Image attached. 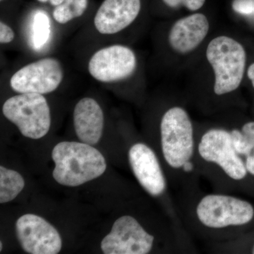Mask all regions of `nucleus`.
Wrapping results in <instances>:
<instances>
[{
  "label": "nucleus",
  "mask_w": 254,
  "mask_h": 254,
  "mask_svg": "<svg viewBox=\"0 0 254 254\" xmlns=\"http://www.w3.org/2000/svg\"><path fill=\"white\" fill-rule=\"evenodd\" d=\"M180 217L189 233L211 244L238 238L254 230V205L225 192H181Z\"/></svg>",
  "instance_id": "f257e3e1"
},
{
  "label": "nucleus",
  "mask_w": 254,
  "mask_h": 254,
  "mask_svg": "<svg viewBox=\"0 0 254 254\" xmlns=\"http://www.w3.org/2000/svg\"><path fill=\"white\" fill-rule=\"evenodd\" d=\"M159 157L173 187L181 192L200 190L195 130L190 115L178 105L163 113L159 127Z\"/></svg>",
  "instance_id": "f03ea898"
},
{
  "label": "nucleus",
  "mask_w": 254,
  "mask_h": 254,
  "mask_svg": "<svg viewBox=\"0 0 254 254\" xmlns=\"http://www.w3.org/2000/svg\"><path fill=\"white\" fill-rule=\"evenodd\" d=\"M195 152L200 175L215 191L254 195L245 160L232 145L228 128L210 127L195 132Z\"/></svg>",
  "instance_id": "7ed1b4c3"
},
{
  "label": "nucleus",
  "mask_w": 254,
  "mask_h": 254,
  "mask_svg": "<svg viewBox=\"0 0 254 254\" xmlns=\"http://www.w3.org/2000/svg\"><path fill=\"white\" fill-rule=\"evenodd\" d=\"M52 158L55 164L53 178L63 186H80L101 176L107 168L99 150L83 142L58 143L53 148Z\"/></svg>",
  "instance_id": "20e7f679"
},
{
  "label": "nucleus",
  "mask_w": 254,
  "mask_h": 254,
  "mask_svg": "<svg viewBox=\"0 0 254 254\" xmlns=\"http://www.w3.org/2000/svg\"><path fill=\"white\" fill-rule=\"evenodd\" d=\"M128 159L132 172L142 188L153 198H164L168 206L169 218L179 228L186 230L177 203L169 194L168 176L156 152L146 143L138 142L130 147Z\"/></svg>",
  "instance_id": "39448f33"
},
{
  "label": "nucleus",
  "mask_w": 254,
  "mask_h": 254,
  "mask_svg": "<svg viewBox=\"0 0 254 254\" xmlns=\"http://www.w3.org/2000/svg\"><path fill=\"white\" fill-rule=\"evenodd\" d=\"M206 58L215 74L214 93L222 96L236 91L245 74L247 55L244 47L230 37L218 36L209 43Z\"/></svg>",
  "instance_id": "423d86ee"
},
{
  "label": "nucleus",
  "mask_w": 254,
  "mask_h": 254,
  "mask_svg": "<svg viewBox=\"0 0 254 254\" xmlns=\"http://www.w3.org/2000/svg\"><path fill=\"white\" fill-rule=\"evenodd\" d=\"M5 118L18 127L27 138L46 136L51 125L49 105L43 95L20 93L9 98L2 108Z\"/></svg>",
  "instance_id": "0eeeda50"
},
{
  "label": "nucleus",
  "mask_w": 254,
  "mask_h": 254,
  "mask_svg": "<svg viewBox=\"0 0 254 254\" xmlns=\"http://www.w3.org/2000/svg\"><path fill=\"white\" fill-rule=\"evenodd\" d=\"M156 241L136 218L126 215L113 224L102 241L101 250L105 254H147L153 250Z\"/></svg>",
  "instance_id": "6e6552de"
},
{
  "label": "nucleus",
  "mask_w": 254,
  "mask_h": 254,
  "mask_svg": "<svg viewBox=\"0 0 254 254\" xmlns=\"http://www.w3.org/2000/svg\"><path fill=\"white\" fill-rule=\"evenodd\" d=\"M63 77L59 62L47 58L20 68L11 78L10 86L19 93L47 94L58 88Z\"/></svg>",
  "instance_id": "1a4fd4ad"
},
{
  "label": "nucleus",
  "mask_w": 254,
  "mask_h": 254,
  "mask_svg": "<svg viewBox=\"0 0 254 254\" xmlns=\"http://www.w3.org/2000/svg\"><path fill=\"white\" fill-rule=\"evenodd\" d=\"M18 242L23 250L31 254H57L63 242L59 232L44 218L26 214L16 222Z\"/></svg>",
  "instance_id": "9d476101"
},
{
  "label": "nucleus",
  "mask_w": 254,
  "mask_h": 254,
  "mask_svg": "<svg viewBox=\"0 0 254 254\" xmlns=\"http://www.w3.org/2000/svg\"><path fill=\"white\" fill-rule=\"evenodd\" d=\"M136 66L134 53L126 46L116 45L96 52L88 63V71L98 81L112 83L129 77Z\"/></svg>",
  "instance_id": "9b49d317"
},
{
  "label": "nucleus",
  "mask_w": 254,
  "mask_h": 254,
  "mask_svg": "<svg viewBox=\"0 0 254 254\" xmlns=\"http://www.w3.org/2000/svg\"><path fill=\"white\" fill-rule=\"evenodd\" d=\"M141 10V0H105L94 18L102 34H115L135 21Z\"/></svg>",
  "instance_id": "f8f14e48"
},
{
  "label": "nucleus",
  "mask_w": 254,
  "mask_h": 254,
  "mask_svg": "<svg viewBox=\"0 0 254 254\" xmlns=\"http://www.w3.org/2000/svg\"><path fill=\"white\" fill-rule=\"evenodd\" d=\"M209 27L208 18L200 13L180 18L170 30L169 34L170 46L180 54L190 53L205 39Z\"/></svg>",
  "instance_id": "ddd939ff"
},
{
  "label": "nucleus",
  "mask_w": 254,
  "mask_h": 254,
  "mask_svg": "<svg viewBox=\"0 0 254 254\" xmlns=\"http://www.w3.org/2000/svg\"><path fill=\"white\" fill-rule=\"evenodd\" d=\"M73 124L80 141L91 145L97 144L104 127V115L99 104L91 98L80 100L75 106Z\"/></svg>",
  "instance_id": "4468645a"
},
{
  "label": "nucleus",
  "mask_w": 254,
  "mask_h": 254,
  "mask_svg": "<svg viewBox=\"0 0 254 254\" xmlns=\"http://www.w3.org/2000/svg\"><path fill=\"white\" fill-rule=\"evenodd\" d=\"M24 186V180L19 173L0 167V203H7L14 200Z\"/></svg>",
  "instance_id": "2eb2a0df"
},
{
  "label": "nucleus",
  "mask_w": 254,
  "mask_h": 254,
  "mask_svg": "<svg viewBox=\"0 0 254 254\" xmlns=\"http://www.w3.org/2000/svg\"><path fill=\"white\" fill-rule=\"evenodd\" d=\"M88 6V0H64L53 11V17L57 22L65 24L73 18L79 17Z\"/></svg>",
  "instance_id": "dca6fc26"
},
{
  "label": "nucleus",
  "mask_w": 254,
  "mask_h": 254,
  "mask_svg": "<svg viewBox=\"0 0 254 254\" xmlns=\"http://www.w3.org/2000/svg\"><path fill=\"white\" fill-rule=\"evenodd\" d=\"M50 34V19L46 13L37 11L32 24V43L35 49H40L48 41Z\"/></svg>",
  "instance_id": "f3484780"
},
{
  "label": "nucleus",
  "mask_w": 254,
  "mask_h": 254,
  "mask_svg": "<svg viewBox=\"0 0 254 254\" xmlns=\"http://www.w3.org/2000/svg\"><path fill=\"white\" fill-rule=\"evenodd\" d=\"M232 6L237 14L254 18V0H233Z\"/></svg>",
  "instance_id": "a211bd4d"
},
{
  "label": "nucleus",
  "mask_w": 254,
  "mask_h": 254,
  "mask_svg": "<svg viewBox=\"0 0 254 254\" xmlns=\"http://www.w3.org/2000/svg\"><path fill=\"white\" fill-rule=\"evenodd\" d=\"M167 6L172 8L184 6L190 11H197L205 4V0H163Z\"/></svg>",
  "instance_id": "6ab92c4d"
},
{
  "label": "nucleus",
  "mask_w": 254,
  "mask_h": 254,
  "mask_svg": "<svg viewBox=\"0 0 254 254\" xmlns=\"http://www.w3.org/2000/svg\"><path fill=\"white\" fill-rule=\"evenodd\" d=\"M14 36V31L9 26L4 23H0V43L2 44L11 43Z\"/></svg>",
  "instance_id": "aec40b11"
},
{
  "label": "nucleus",
  "mask_w": 254,
  "mask_h": 254,
  "mask_svg": "<svg viewBox=\"0 0 254 254\" xmlns=\"http://www.w3.org/2000/svg\"><path fill=\"white\" fill-rule=\"evenodd\" d=\"M247 75L254 88V63L251 64L247 71Z\"/></svg>",
  "instance_id": "412c9836"
},
{
  "label": "nucleus",
  "mask_w": 254,
  "mask_h": 254,
  "mask_svg": "<svg viewBox=\"0 0 254 254\" xmlns=\"http://www.w3.org/2000/svg\"><path fill=\"white\" fill-rule=\"evenodd\" d=\"M50 4L53 5V6H58V5L61 4L63 3L64 0H49Z\"/></svg>",
  "instance_id": "4be33fe9"
},
{
  "label": "nucleus",
  "mask_w": 254,
  "mask_h": 254,
  "mask_svg": "<svg viewBox=\"0 0 254 254\" xmlns=\"http://www.w3.org/2000/svg\"><path fill=\"white\" fill-rule=\"evenodd\" d=\"M38 1H40V2L45 3L47 2V1H49V0H38Z\"/></svg>",
  "instance_id": "5701e85b"
},
{
  "label": "nucleus",
  "mask_w": 254,
  "mask_h": 254,
  "mask_svg": "<svg viewBox=\"0 0 254 254\" xmlns=\"http://www.w3.org/2000/svg\"><path fill=\"white\" fill-rule=\"evenodd\" d=\"M2 242H0V252H1V251H2Z\"/></svg>",
  "instance_id": "b1692460"
}]
</instances>
